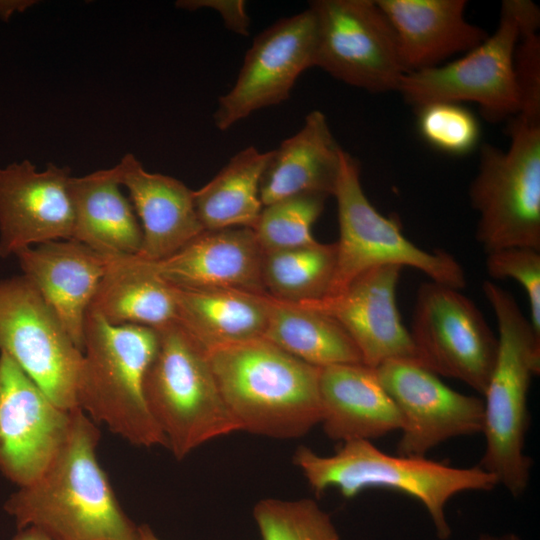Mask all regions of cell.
<instances>
[{
    "instance_id": "1",
    "label": "cell",
    "mask_w": 540,
    "mask_h": 540,
    "mask_svg": "<svg viewBox=\"0 0 540 540\" xmlns=\"http://www.w3.org/2000/svg\"><path fill=\"white\" fill-rule=\"evenodd\" d=\"M99 439L97 424L75 409L53 460L5 503L19 529L37 527L57 540H137L138 526L121 508L97 461Z\"/></svg>"
},
{
    "instance_id": "2",
    "label": "cell",
    "mask_w": 540,
    "mask_h": 540,
    "mask_svg": "<svg viewBox=\"0 0 540 540\" xmlns=\"http://www.w3.org/2000/svg\"><path fill=\"white\" fill-rule=\"evenodd\" d=\"M208 356L239 431L287 440L320 424V368L265 338L217 348Z\"/></svg>"
},
{
    "instance_id": "3",
    "label": "cell",
    "mask_w": 540,
    "mask_h": 540,
    "mask_svg": "<svg viewBox=\"0 0 540 540\" xmlns=\"http://www.w3.org/2000/svg\"><path fill=\"white\" fill-rule=\"evenodd\" d=\"M482 289L497 320L498 353L483 395L485 450L478 466L519 497L532 467L525 440L529 389L540 372V336L508 291L489 280Z\"/></svg>"
},
{
    "instance_id": "4",
    "label": "cell",
    "mask_w": 540,
    "mask_h": 540,
    "mask_svg": "<svg viewBox=\"0 0 540 540\" xmlns=\"http://www.w3.org/2000/svg\"><path fill=\"white\" fill-rule=\"evenodd\" d=\"M157 346L154 328L113 325L93 312L86 314L77 408L139 447H167L144 394L145 374Z\"/></svg>"
},
{
    "instance_id": "5",
    "label": "cell",
    "mask_w": 540,
    "mask_h": 540,
    "mask_svg": "<svg viewBox=\"0 0 540 540\" xmlns=\"http://www.w3.org/2000/svg\"><path fill=\"white\" fill-rule=\"evenodd\" d=\"M293 463L316 494L335 488L351 499L366 489L385 488L417 499L441 540L451 536L445 507L452 497L466 491H490L498 485L478 465L458 468L426 457L391 455L367 440L340 443L329 456L302 445L294 452Z\"/></svg>"
},
{
    "instance_id": "6",
    "label": "cell",
    "mask_w": 540,
    "mask_h": 540,
    "mask_svg": "<svg viewBox=\"0 0 540 540\" xmlns=\"http://www.w3.org/2000/svg\"><path fill=\"white\" fill-rule=\"evenodd\" d=\"M146 371L148 408L178 460L204 443L239 431L219 390L208 352L176 320L157 328Z\"/></svg>"
},
{
    "instance_id": "7",
    "label": "cell",
    "mask_w": 540,
    "mask_h": 540,
    "mask_svg": "<svg viewBox=\"0 0 540 540\" xmlns=\"http://www.w3.org/2000/svg\"><path fill=\"white\" fill-rule=\"evenodd\" d=\"M508 132L507 149L481 146L469 188L478 214L476 239L486 253L508 247L540 250V120L516 115Z\"/></svg>"
},
{
    "instance_id": "8",
    "label": "cell",
    "mask_w": 540,
    "mask_h": 540,
    "mask_svg": "<svg viewBox=\"0 0 540 540\" xmlns=\"http://www.w3.org/2000/svg\"><path fill=\"white\" fill-rule=\"evenodd\" d=\"M360 174L359 162L343 149L332 195L339 223L336 267L326 297L338 294L362 273L387 265L410 267L433 282L464 289L467 280L461 264L446 251H426L406 238L397 221L383 216L370 203Z\"/></svg>"
},
{
    "instance_id": "9",
    "label": "cell",
    "mask_w": 540,
    "mask_h": 540,
    "mask_svg": "<svg viewBox=\"0 0 540 540\" xmlns=\"http://www.w3.org/2000/svg\"><path fill=\"white\" fill-rule=\"evenodd\" d=\"M523 0H504L494 33L461 58L406 73L397 92L415 108L437 102H474L487 120L513 118L519 112L514 54Z\"/></svg>"
},
{
    "instance_id": "10",
    "label": "cell",
    "mask_w": 540,
    "mask_h": 540,
    "mask_svg": "<svg viewBox=\"0 0 540 540\" xmlns=\"http://www.w3.org/2000/svg\"><path fill=\"white\" fill-rule=\"evenodd\" d=\"M314 67L373 93L397 91L406 74L393 29L376 0H314Z\"/></svg>"
},
{
    "instance_id": "11",
    "label": "cell",
    "mask_w": 540,
    "mask_h": 540,
    "mask_svg": "<svg viewBox=\"0 0 540 540\" xmlns=\"http://www.w3.org/2000/svg\"><path fill=\"white\" fill-rule=\"evenodd\" d=\"M0 352L60 408L73 411L82 351L24 276L0 279Z\"/></svg>"
},
{
    "instance_id": "12",
    "label": "cell",
    "mask_w": 540,
    "mask_h": 540,
    "mask_svg": "<svg viewBox=\"0 0 540 540\" xmlns=\"http://www.w3.org/2000/svg\"><path fill=\"white\" fill-rule=\"evenodd\" d=\"M461 290L427 282L416 295L410 335L424 367L484 395L498 338Z\"/></svg>"
},
{
    "instance_id": "13",
    "label": "cell",
    "mask_w": 540,
    "mask_h": 540,
    "mask_svg": "<svg viewBox=\"0 0 540 540\" xmlns=\"http://www.w3.org/2000/svg\"><path fill=\"white\" fill-rule=\"evenodd\" d=\"M315 44L309 8L260 32L245 53L234 85L218 100L214 125L225 131L260 109L286 101L298 77L314 67Z\"/></svg>"
},
{
    "instance_id": "14",
    "label": "cell",
    "mask_w": 540,
    "mask_h": 540,
    "mask_svg": "<svg viewBox=\"0 0 540 540\" xmlns=\"http://www.w3.org/2000/svg\"><path fill=\"white\" fill-rule=\"evenodd\" d=\"M375 371L402 419L398 455L425 457L451 438L482 433L483 399L455 391L415 362L389 360Z\"/></svg>"
},
{
    "instance_id": "15",
    "label": "cell",
    "mask_w": 540,
    "mask_h": 540,
    "mask_svg": "<svg viewBox=\"0 0 540 540\" xmlns=\"http://www.w3.org/2000/svg\"><path fill=\"white\" fill-rule=\"evenodd\" d=\"M73 412L0 352V470L9 480L23 487L42 474L65 442Z\"/></svg>"
},
{
    "instance_id": "16",
    "label": "cell",
    "mask_w": 540,
    "mask_h": 540,
    "mask_svg": "<svg viewBox=\"0 0 540 540\" xmlns=\"http://www.w3.org/2000/svg\"><path fill=\"white\" fill-rule=\"evenodd\" d=\"M70 168L29 160L0 168V258L27 247L72 239L74 217Z\"/></svg>"
},
{
    "instance_id": "17",
    "label": "cell",
    "mask_w": 540,
    "mask_h": 540,
    "mask_svg": "<svg viewBox=\"0 0 540 540\" xmlns=\"http://www.w3.org/2000/svg\"><path fill=\"white\" fill-rule=\"evenodd\" d=\"M401 270L394 265L370 269L338 294L301 304L337 321L358 348L366 366L376 368L389 360L422 365L396 303Z\"/></svg>"
},
{
    "instance_id": "18",
    "label": "cell",
    "mask_w": 540,
    "mask_h": 540,
    "mask_svg": "<svg viewBox=\"0 0 540 540\" xmlns=\"http://www.w3.org/2000/svg\"><path fill=\"white\" fill-rule=\"evenodd\" d=\"M24 275L82 351L86 314L107 257L74 239L49 241L15 254Z\"/></svg>"
},
{
    "instance_id": "19",
    "label": "cell",
    "mask_w": 540,
    "mask_h": 540,
    "mask_svg": "<svg viewBox=\"0 0 540 540\" xmlns=\"http://www.w3.org/2000/svg\"><path fill=\"white\" fill-rule=\"evenodd\" d=\"M261 248L252 228L204 230L173 255L152 262L179 288H229L268 295L262 282Z\"/></svg>"
},
{
    "instance_id": "20",
    "label": "cell",
    "mask_w": 540,
    "mask_h": 540,
    "mask_svg": "<svg viewBox=\"0 0 540 540\" xmlns=\"http://www.w3.org/2000/svg\"><path fill=\"white\" fill-rule=\"evenodd\" d=\"M115 167L141 222L138 256L152 262L163 260L204 231L193 190L183 182L147 171L133 154L124 155Z\"/></svg>"
},
{
    "instance_id": "21",
    "label": "cell",
    "mask_w": 540,
    "mask_h": 540,
    "mask_svg": "<svg viewBox=\"0 0 540 540\" xmlns=\"http://www.w3.org/2000/svg\"><path fill=\"white\" fill-rule=\"evenodd\" d=\"M389 21L406 73L467 53L489 34L465 17V0H376Z\"/></svg>"
},
{
    "instance_id": "22",
    "label": "cell",
    "mask_w": 540,
    "mask_h": 540,
    "mask_svg": "<svg viewBox=\"0 0 540 540\" xmlns=\"http://www.w3.org/2000/svg\"><path fill=\"white\" fill-rule=\"evenodd\" d=\"M320 424L340 443L380 438L400 430V413L375 368L341 364L320 368Z\"/></svg>"
},
{
    "instance_id": "23",
    "label": "cell",
    "mask_w": 540,
    "mask_h": 540,
    "mask_svg": "<svg viewBox=\"0 0 540 540\" xmlns=\"http://www.w3.org/2000/svg\"><path fill=\"white\" fill-rule=\"evenodd\" d=\"M342 151L325 114L308 113L297 133L270 151L260 184L263 206L302 193L332 196Z\"/></svg>"
},
{
    "instance_id": "24",
    "label": "cell",
    "mask_w": 540,
    "mask_h": 540,
    "mask_svg": "<svg viewBox=\"0 0 540 540\" xmlns=\"http://www.w3.org/2000/svg\"><path fill=\"white\" fill-rule=\"evenodd\" d=\"M115 166L71 177L72 239L105 256L138 255L142 229Z\"/></svg>"
},
{
    "instance_id": "25",
    "label": "cell",
    "mask_w": 540,
    "mask_h": 540,
    "mask_svg": "<svg viewBox=\"0 0 540 540\" xmlns=\"http://www.w3.org/2000/svg\"><path fill=\"white\" fill-rule=\"evenodd\" d=\"M113 325L154 329L178 319L175 288L138 255L107 257L89 310Z\"/></svg>"
},
{
    "instance_id": "26",
    "label": "cell",
    "mask_w": 540,
    "mask_h": 540,
    "mask_svg": "<svg viewBox=\"0 0 540 540\" xmlns=\"http://www.w3.org/2000/svg\"><path fill=\"white\" fill-rule=\"evenodd\" d=\"M174 288L177 320L207 352L263 338L270 296L229 288Z\"/></svg>"
},
{
    "instance_id": "27",
    "label": "cell",
    "mask_w": 540,
    "mask_h": 540,
    "mask_svg": "<svg viewBox=\"0 0 540 540\" xmlns=\"http://www.w3.org/2000/svg\"><path fill=\"white\" fill-rule=\"evenodd\" d=\"M263 338L318 368L363 364L358 348L339 323L306 304L272 299Z\"/></svg>"
},
{
    "instance_id": "28",
    "label": "cell",
    "mask_w": 540,
    "mask_h": 540,
    "mask_svg": "<svg viewBox=\"0 0 540 540\" xmlns=\"http://www.w3.org/2000/svg\"><path fill=\"white\" fill-rule=\"evenodd\" d=\"M270 151L247 147L236 153L207 184L193 191L204 230L254 228L263 209L260 184Z\"/></svg>"
},
{
    "instance_id": "29",
    "label": "cell",
    "mask_w": 540,
    "mask_h": 540,
    "mask_svg": "<svg viewBox=\"0 0 540 540\" xmlns=\"http://www.w3.org/2000/svg\"><path fill=\"white\" fill-rule=\"evenodd\" d=\"M336 243L264 252L262 282L272 299L301 304L327 296L336 267Z\"/></svg>"
},
{
    "instance_id": "30",
    "label": "cell",
    "mask_w": 540,
    "mask_h": 540,
    "mask_svg": "<svg viewBox=\"0 0 540 540\" xmlns=\"http://www.w3.org/2000/svg\"><path fill=\"white\" fill-rule=\"evenodd\" d=\"M327 197L318 193H302L263 206L253 228L263 251L317 242L312 227L322 214Z\"/></svg>"
},
{
    "instance_id": "31",
    "label": "cell",
    "mask_w": 540,
    "mask_h": 540,
    "mask_svg": "<svg viewBox=\"0 0 540 540\" xmlns=\"http://www.w3.org/2000/svg\"><path fill=\"white\" fill-rule=\"evenodd\" d=\"M261 540H340L330 517L309 498H266L253 508Z\"/></svg>"
},
{
    "instance_id": "32",
    "label": "cell",
    "mask_w": 540,
    "mask_h": 540,
    "mask_svg": "<svg viewBox=\"0 0 540 540\" xmlns=\"http://www.w3.org/2000/svg\"><path fill=\"white\" fill-rule=\"evenodd\" d=\"M417 111L419 132L434 148L452 155H464L478 145L479 123L461 104L437 102Z\"/></svg>"
},
{
    "instance_id": "33",
    "label": "cell",
    "mask_w": 540,
    "mask_h": 540,
    "mask_svg": "<svg viewBox=\"0 0 540 540\" xmlns=\"http://www.w3.org/2000/svg\"><path fill=\"white\" fill-rule=\"evenodd\" d=\"M540 11L535 3L523 0L514 69L519 89L517 115L540 120Z\"/></svg>"
},
{
    "instance_id": "34",
    "label": "cell",
    "mask_w": 540,
    "mask_h": 540,
    "mask_svg": "<svg viewBox=\"0 0 540 540\" xmlns=\"http://www.w3.org/2000/svg\"><path fill=\"white\" fill-rule=\"evenodd\" d=\"M486 254V270L491 278H510L523 286L530 306V323L540 336V250L508 247Z\"/></svg>"
},
{
    "instance_id": "35",
    "label": "cell",
    "mask_w": 540,
    "mask_h": 540,
    "mask_svg": "<svg viewBox=\"0 0 540 540\" xmlns=\"http://www.w3.org/2000/svg\"><path fill=\"white\" fill-rule=\"evenodd\" d=\"M176 6L188 11L208 8L218 12L225 27L235 34L248 36L250 33V17L246 10V2L242 0H180Z\"/></svg>"
},
{
    "instance_id": "36",
    "label": "cell",
    "mask_w": 540,
    "mask_h": 540,
    "mask_svg": "<svg viewBox=\"0 0 540 540\" xmlns=\"http://www.w3.org/2000/svg\"><path fill=\"white\" fill-rule=\"evenodd\" d=\"M33 3L35 2L27 0L0 1V17L7 21L15 11H24Z\"/></svg>"
},
{
    "instance_id": "37",
    "label": "cell",
    "mask_w": 540,
    "mask_h": 540,
    "mask_svg": "<svg viewBox=\"0 0 540 540\" xmlns=\"http://www.w3.org/2000/svg\"><path fill=\"white\" fill-rule=\"evenodd\" d=\"M13 540H57L37 527H24L19 529Z\"/></svg>"
},
{
    "instance_id": "38",
    "label": "cell",
    "mask_w": 540,
    "mask_h": 540,
    "mask_svg": "<svg viewBox=\"0 0 540 540\" xmlns=\"http://www.w3.org/2000/svg\"><path fill=\"white\" fill-rule=\"evenodd\" d=\"M137 540H160L153 530L146 524L138 526Z\"/></svg>"
},
{
    "instance_id": "39",
    "label": "cell",
    "mask_w": 540,
    "mask_h": 540,
    "mask_svg": "<svg viewBox=\"0 0 540 540\" xmlns=\"http://www.w3.org/2000/svg\"><path fill=\"white\" fill-rule=\"evenodd\" d=\"M478 540H522L518 535L514 533H505L501 535H493V534H481L478 537Z\"/></svg>"
}]
</instances>
